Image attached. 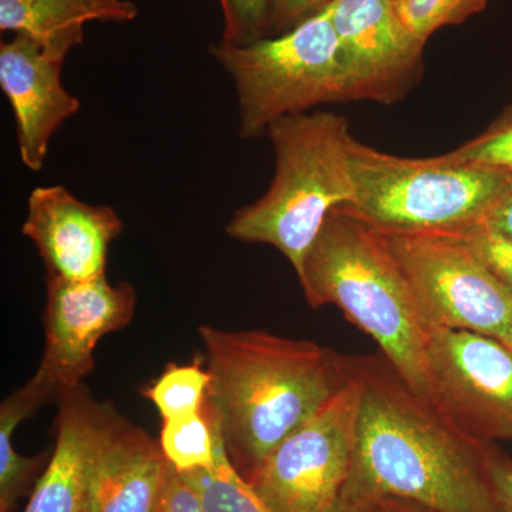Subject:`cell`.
<instances>
[{"instance_id":"4316f807","label":"cell","mask_w":512,"mask_h":512,"mask_svg":"<svg viewBox=\"0 0 512 512\" xmlns=\"http://www.w3.org/2000/svg\"><path fill=\"white\" fill-rule=\"evenodd\" d=\"M488 468L498 512H512V458L495 443L488 457Z\"/></svg>"},{"instance_id":"5b68a950","label":"cell","mask_w":512,"mask_h":512,"mask_svg":"<svg viewBox=\"0 0 512 512\" xmlns=\"http://www.w3.org/2000/svg\"><path fill=\"white\" fill-rule=\"evenodd\" d=\"M349 210L382 231L460 235L483 227L512 190V174L456 153L393 156L349 140Z\"/></svg>"},{"instance_id":"44dd1931","label":"cell","mask_w":512,"mask_h":512,"mask_svg":"<svg viewBox=\"0 0 512 512\" xmlns=\"http://www.w3.org/2000/svg\"><path fill=\"white\" fill-rule=\"evenodd\" d=\"M488 0H397V13L421 42L446 26L460 25L483 12Z\"/></svg>"},{"instance_id":"d4e9b609","label":"cell","mask_w":512,"mask_h":512,"mask_svg":"<svg viewBox=\"0 0 512 512\" xmlns=\"http://www.w3.org/2000/svg\"><path fill=\"white\" fill-rule=\"evenodd\" d=\"M333 0H272L271 36L289 32L328 8Z\"/></svg>"},{"instance_id":"3957f363","label":"cell","mask_w":512,"mask_h":512,"mask_svg":"<svg viewBox=\"0 0 512 512\" xmlns=\"http://www.w3.org/2000/svg\"><path fill=\"white\" fill-rule=\"evenodd\" d=\"M313 309L335 305L367 333L410 386L430 399L431 330L379 229L348 207L333 210L298 276Z\"/></svg>"},{"instance_id":"6da1fadb","label":"cell","mask_w":512,"mask_h":512,"mask_svg":"<svg viewBox=\"0 0 512 512\" xmlns=\"http://www.w3.org/2000/svg\"><path fill=\"white\" fill-rule=\"evenodd\" d=\"M343 363L360 404L338 510L399 498L436 512H498L488 468L494 443L460 429L382 353L343 355Z\"/></svg>"},{"instance_id":"83f0119b","label":"cell","mask_w":512,"mask_h":512,"mask_svg":"<svg viewBox=\"0 0 512 512\" xmlns=\"http://www.w3.org/2000/svg\"><path fill=\"white\" fill-rule=\"evenodd\" d=\"M483 227L490 229L494 234L512 239V190L507 197L498 204L491 217Z\"/></svg>"},{"instance_id":"4fadbf2b","label":"cell","mask_w":512,"mask_h":512,"mask_svg":"<svg viewBox=\"0 0 512 512\" xmlns=\"http://www.w3.org/2000/svg\"><path fill=\"white\" fill-rule=\"evenodd\" d=\"M64 60L25 35L0 45V89L15 116L20 161L33 173L45 167L56 131L80 110L63 84Z\"/></svg>"},{"instance_id":"2e32d148","label":"cell","mask_w":512,"mask_h":512,"mask_svg":"<svg viewBox=\"0 0 512 512\" xmlns=\"http://www.w3.org/2000/svg\"><path fill=\"white\" fill-rule=\"evenodd\" d=\"M137 16L133 0H0L3 33L32 37L63 57L82 45L87 23H128Z\"/></svg>"},{"instance_id":"d6986e66","label":"cell","mask_w":512,"mask_h":512,"mask_svg":"<svg viewBox=\"0 0 512 512\" xmlns=\"http://www.w3.org/2000/svg\"><path fill=\"white\" fill-rule=\"evenodd\" d=\"M204 363L205 359H195L185 365L168 363L163 373L141 390L157 407L163 421L183 419L204 410L211 384Z\"/></svg>"},{"instance_id":"7c38bea8","label":"cell","mask_w":512,"mask_h":512,"mask_svg":"<svg viewBox=\"0 0 512 512\" xmlns=\"http://www.w3.org/2000/svg\"><path fill=\"white\" fill-rule=\"evenodd\" d=\"M123 231L113 207L84 202L63 185L32 190L22 224L47 276L72 282L104 278L111 244Z\"/></svg>"},{"instance_id":"52a82bcc","label":"cell","mask_w":512,"mask_h":512,"mask_svg":"<svg viewBox=\"0 0 512 512\" xmlns=\"http://www.w3.org/2000/svg\"><path fill=\"white\" fill-rule=\"evenodd\" d=\"M379 232L430 330H468L512 349V291L466 239L437 232Z\"/></svg>"},{"instance_id":"484cf974","label":"cell","mask_w":512,"mask_h":512,"mask_svg":"<svg viewBox=\"0 0 512 512\" xmlns=\"http://www.w3.org/2000/svg\"><path fill=\"white\" fill-rule=\"evenodd\" d=\"M158 512H207L200 495L170 466L163 501Z\"/></svg>"},{"instance_id":"f546056e","label":"cell","mask_w":512,"mask_h":512,"mask_svg":"<svg viewBox=\"0 0 512 512\" xmlns=\"http://www.w3.org/2000/svg\"><path fill=\"white\" fill-rule=\"evenodd\" d=\"M336 512H386L380 504L359 505V507L340 508Z\"/></svg>"},{"instance_id":"277c9868","label":"cell","mask_w":512,"mask_h":512,"mask_svg":"<svg viewBox=\"0 0 512 512\" xmlns=\"http://www.w3.org/2000/svg\"><path fill=\"white\" fill-rule=\"evenodd\" d=\"M275 175L259 200L234 212L227 234L235 241L271 245L296 276L326 218L355 198L350 171L348 120L332 111L298 113L266 130Z\"/></svg>"},{"instance_id":"cb8c5ba5","label":"cell","mask_w":512,"mask_h":512,"mask_svg":"<svg viewBox=\"0 0 512 512\" xmlns=\"http://www.w3.org/2000/svg\"><path fill=\"white\" fill-rule=\"evenodd\" d=\"M487 265V268L512 291V239L478 227L460 234Z\"/></svg>"},{"instance_id":"8fae6325","label":"cell","mask_w":512,"mask_h":512,"mask_svg":"<svg viewBox=\"0 0 512 512\" xmlns=\"http://www.w3.org/2000/svg\"><path fill=\"white\" fill-rule=\"evenodd\" d=\"M333 26L349 101L394 104L423 73L421 42L393 0H333Z\"/></svg>"},{"instance_id":"30bf717a","label":"cell","mask_w":512,"mask_h":512,"mask_svg":"<svg viewBox=\"0 0 512 512\" xmlns=\"http://www.w3.org/2000/svg\"><path fill=\"white\" fill-rule=\"evenodd\" d=\"M136 311V291L107 276L72 282L47 276L46 346L35 376L56 394L83 384L92 373L94 350L104 336L126 328Z\"/></svg>"},{"instance_id":"9a60e30c","label":"cell","mask_w":512,"mask_h":512,"mask_svg":"<svg viewBox=\"0 0 512 512\" xmlns=\"http://www.w3.org/2000/svg\"><path fill=\"white\" fill-rule=\"evenodd\" d=\"M110 412L83 384L62 394L55 448L23 512H89L90 473Z\"/></svg>"},{"instance_id":"8992f818","label":"cell","mask_w":512,"mask_h":512,"mask_svg":"<svg viewBox=\"0 0 512 512\" xmlns=\"http://www.w3.org/2000/svg\"><path fill=\"white\" fill-rule=\"evenodd\" d=\"M210 55L234 83L244 140L266 136L282 117L349 103L330 5L281 35L248 45L212 43Z\"/></svg>"},{"instance_id":"e0dca14e","label":"cell","mask_w":512,"mask_h":512,"mask_svg":"<svg viewBox=\"0 0 512 512\" xmlns=\"http://www.w3.org/2000/svg\"><path fill=\"white\" fill-rule=\"evenodd\" d=\"M56 399L45 383L33 376L25 386L6 397L0 406V512H10L26 494L37 474L45 470L46 456L25 457L13 446V434L39 407Z\"/></svg>"},{"instance_id":"7a4b0ae2","label":"cell","mask_w":512,"mask_h":512,"mask_svg":"<svg viewBox=\"0 0 512 512\" xmlns=\"http://www.w3.org/2000/svg\"><path fill=\"white\" fill-rule=\"evenodd\" d=\"M207 403L232 466L247 483L269 454L348 382L343 355L265 330L201 326Z\"/></svg>"},{"instance_id":"ffe728a7","label":"cell","mask_w":512,"mask_h":512,"mask_svg":"<svg viewBox=\"0 0 512 512\" xmlns=\"http://www.w3.org/2000/svg\"><path fill=\"white\" fill-rule=\"evenodd\" d=\"M181 476L200 495L207 512H272L232 466L224 440L214 470L194 471Z\"/></svg>"},{"instance_id":"ba28073f","label":"cell","mask_w":512,"mask_h":512,"mask_svg":"<svg viewBox=\"0 0 512 512\" xmlns=\"http://www.w3.org/2000/svg\"><path fill=\"white\" fill-rule=\"evenodd\" d=\"M359 404V384L348 373L345 386L269 454L249 481L269 510H338L355 456Z\"/></svg>"},{"instance_id":"9c48e42d","label":"cell","mask_w":512,"mask_h":512,"mask_svg":"<svg viewBox=\"0 0 512 512\" xmlns=\"http://www.w3.org/2000/svg\"><path fill=\"white\" fill-rule=\"evenodd\" d=\"M430 399L478 440L512 441V349L468 330L433 329Z\"/></svg>"},{"instance_id":"4dcf8cb0","label":"cell","mask_w":512,"mask_h":512,"mask_svg":"<svg viewBox=\"0 0 512 512\" xmlns=\"http://www.w3.org/2000/svg\"><path fill=\"white\" fill-rule=\"evenodd\" d=\"M393 2H397V0H393Z\"/></svg>"},{"instance_id":"ac0fdd59","label":"cell","mask_w":512,"mask_h":512,"mask_svg":"<svg viewBox=\"0 0 512 512\" xmlns=\"http://www.w3.org/2000/svg\"><path fill=\"white\" fill-rule=\"evenodd\" d=\"M158 443L165 460L180 474L214 470L222 436L210 404L194 416L164 420Z\"/></svg>"},{"instance_id":"5bb4252c","label":"cell","mask_w":512,"mask_h":512,"mask_svg":"<svg viewBox=\"0 0 512 512\" xmlns=\"http://www.w3.org/2000/svg\"><path fill=\"white\" fill-rule=\"evenodd\" d=\"M168 474L160 443L111 409L94 454L89 512H158Z\"/></svg>"},{"instance_id":"603a6c76","label":"cell","mask_w":512,"mask_h":512,"mask_svg":"<svg viewBox=\"0 0 512 512\" xmlns=\"http://www.w3.org/2000/svg\"><path fill=\"white\" fill-rule=\"evenodd\" d=\"M453 153L512 174V104L483 133L461 144Z\"/></svg>"},{"instance_id":"7402d4cb","label":"cell","mask_w":512,"mask_h":512,"mask_svg":"<svg viewBox=\"0 0 512 512\" xmlns=\"http://www.w3.org/2000/svg\"><path fill=\"white\" fill-rule=\"evenodd\" d=\"M224 19L222 42L248 45L271 36L272 0H218Z\"/></svg>"},{"instance_id":"f1b7e54d","label":"cell","mask_w":512,"mask_h":512,"mask_svg":"<svg viewBox=\"0 0 512 512\" xmlns=\"http://www.w3.org/2000/svg\"><path fill=\"white\" fill-rule=\"evenodd\" d=\"M382 508L386 512H436L423 505L412 503V501L399 500V498H384L379 501Z\"/></svg>"}]
</instances>
